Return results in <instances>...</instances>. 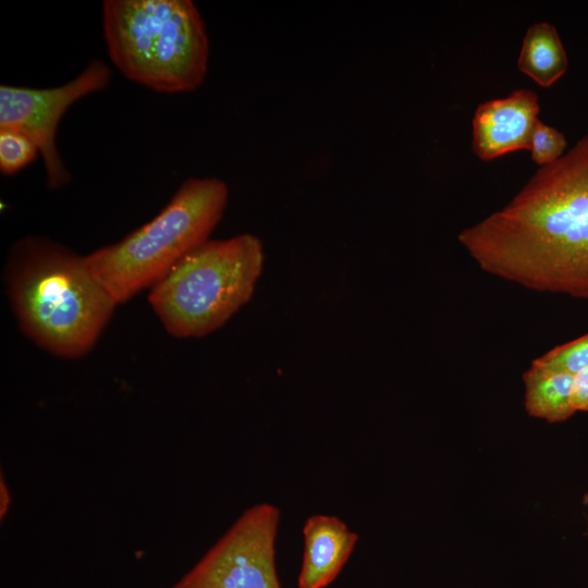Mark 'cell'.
<instances>
[{"mask_svg": "<svg viewBox=\"0 0 588 588\" xmlns=\"http://www.w3.org/2000/svg\"><path fill=\"white\" fill-rule=\"evenodd\" d=\"M279 523L275 505L248 507L171 588H282L275 563Z\"/></svg>", "mask_w": 588, "mask_h": 588, "instance_id": "obj_6", "label": "cell"}, {"mask_svg": "<svg viewBox=\"0 0 588 588\" xmlns=\"http://www.w3.org/2000/svg\"><path fill=\"white\" fill-rule=\"evenodd\" d=\"M565 147L564 134L539 119L529 140L528 150L532 161L539 168L550 164L564 155Z\"/></svg>", "mask_w": 588, "mask_h": 588, "instance_id": "obj_14", "label": "cell"}, {"mask_svg": "<svg viewBox=\"0 0 588 588\" xmlns=\"http://www.w3.org/2000/svg\"><path fill=\"white\" fill-rule=\"evenodd\" d=\"M262 266V244L255 235L208 240L150 287L148 302L169 334L200 338L250 299Z\"/></svg>", "mask_w": 588, "mask_h": 588, "instance_id": "obj_5", "label": "cell"}, {"mask_svg": "<svg viewBox=\"0 0 588 588\" xmlns=\"http://www.w3.org/2000/svg\"><path fill=\"white\" fill-rule=\"evenodd\" d=\"M228 197L218 177L186 179L150 221L85 256L87 267L117 305L125 303L208 241Z\"/></svg>", "mask_w": 588, "mask_h": 588, "instance_id": "obj_4", "label": "cell"}, {"mask_svg": "<svg viewBox=\"0 0 588 588\" xmlns=\"http://www.w3.org/2000/svg\"><path fill=\"white\" fill-rule=\"evenodd\" d=\"M4 281L22 332L63 358L87 354L117 306L85 256L47 237L33 235L13 244Z\"/></svg>", "mask_w": 588, "mask_h": 588, "instance_id": "obj_2", "label": "cell"}, {"mask_svg": "<svg viewBox=\"0 0 588 588\" xmlns=\"http://www.w3.org/2000/svg\"><path fill=\"white\" fill-rule=\"evenodd\" d=\"M539 112L537 94L524 88L479 105L473 118V151L479 159L490 161L528 149Z\"/></svg>", "mask_w": 588, "mask_h": 588, "instance_id": "obj_8", "label": "cell"}, {"mask_svg": "<svg viewBox=\"0 0 588 588\" xmlns=\"http://www.w3.org/2000/svg\"><path fill=\"white\" fill-rule=\"evenodd\" d=\"M522 378L525 384V408L530 416L549 422H561L575 413L572 404L574 375L530 364Z\"/></svg>", "mask_w": 588, "mask_h": 588, "instance_id": "obj_10", "label": "cell"}, {"mask_svg": "<svg viewBox=\"0 0 588 588\" xmlns=\"http://www.w3.org/2000/svg\"><path fill=\"white\" fill-rule=\"evenodd\" d=\"M102 29L112 63L130 81L166 94L204 83L209 42L191 0H106Z\"/></svg>", "mask_w": 588, "mask_h": 588, "instance_id": "obj_3", "label": "cell"}, {"mask_svg": "<svg viewBox=\"0 0 588 588\" xmlns=\"http://www.w3.org/2000/svg\"><path fill=\"white\" fill-rule=\"evenodd\" d=\"M10 493L8 491L7 485L4 483L3 479H0V517L3 518V516L7 514L9 505H10Z\"/></svg>", "mask_w": 588, "mask_h": 588, "instance_id": "obj_16", "label": "cell"}, {"mask_svg": "<svg viewBox=\"0 0 588 588\" xmlns=\"http://www.w3.org/2000/svg\"><path fill=\"white\" fill-rule=\"evenodd\" d=\"M531 364L574 376L577 375L588 368V333L571 342L555 346L534 359Z\"/></svg>", "mask_w": 588, "mask_h": 588, "instance_id": "obj_12", "label": "cell"}, {"mask_svg": "<svg viewBox=\"0 0 588 588\" xmlns=\"http://www.w3.org/2000/svg\"><path fill=\"white\" fill-rule=\"evenodd\" d=\"M568 61L556 28L548 22L530 25L517 60L518 70L541 87L552 86L567 70Z\"/></svg>", "mask_w": 588, "mask_h": 588, "instance_id": "obj_11", "label": "cell"}, {"mask_svg": "<svg viewBox=\"0 0 588 588\" xmlns=\"http://www.w3.org/2000/svg\"><path fill=\"white\" fill-rule=\"evenodd\" d=\"M110 79L108 65L94 59L75 78L60 86H0V130L16 131L36 145L49 188H61L71 181L57 147V133L63 115L79 99L103 90Z\"/></svg>", "mask_w": 588, "mask_h": 588, "instance_id": "obj_7", "label": "cell"}, {"mask_svg": "<svg viewBox=\"0 0 588 588\" xmlns=\"http://www.w3.org/2000/svg\"><path fill=\"white\" fill-rule=\"evenodd\" d=\"M572 404L575 412H588V368L574 376Z\"/></svg>", "mask_w": 588, "mask_h": 588, "instance_id": "obj_15", "label": "cell"}, {"mask_svg": "<svg viewBox=\"0 0 588 588\" xmlns=\"http://www.w3.org/2000/svg\"><path fill=\"white\" fill-rule=\"evenodd\" d=\"M304 553L298 588H326L341 573L358 541L356 532L339 517L309 516L303 526Z\"/></svg>", "mask_w": 588, "mask_h": 588, "instance_id": "obj_9", "label": "cell"}, {"mask_svg": "<svg viewBox=\"0 0 588 588\" xmlns=\"http://www.w3.org/2000/svg\"><path fill=\"white\" fill-rule=\"evenodd\" d=\"M457 240L485 272L588 298V134Z\"/></svg>", "mask_w": 588, "mask_h": 588, "instance_id": "obj_1", "label": "cell"}, {"mask_svg": "<svg viewBox=\"0 0 588 588\" xmlns=\"http://www.w3.org/2000/svg\"><path fill=\"white\" fill-rule=\"evenodd\" d=\"M36 145L25 135L7 128L0 130V171L4 175H13L38 156Z\"/></svg>", "mask_w": 588, "mask_h": 588, "instance_id": "obj_13", "label": "cell"}]
</instances>
